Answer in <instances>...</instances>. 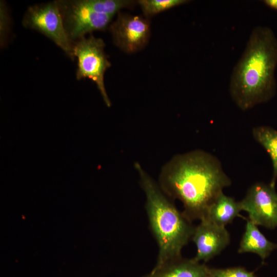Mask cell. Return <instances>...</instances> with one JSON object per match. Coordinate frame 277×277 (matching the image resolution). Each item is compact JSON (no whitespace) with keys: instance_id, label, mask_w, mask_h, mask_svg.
<instances>
[{"instance_id":"obj_12","label":"cell","mask_w":277,"mask_h":277,"mask_svg":"<svg viewBox=\"0 0 277 277\" xmlns=\"http://www.w3.org/2000/svg\"><path fill=\"white\" fill-rule=\"evenodd\" d=\"M241 211L240 202L222 192L209 207L203 218L207 219L217 226L225 227L236 217L240 216Z\"/></svg>"},{"instance_id":"obj_13","label":"cell","mask_w":277,"mask_h":277,"mask_svg":"<svg viewBox=\"0 0 277 277\" xmlns=\"http://www.w3.org/2000/svg\"><path fill=\"white\" fill-rule=\"evenodd\" d=\"M254 138L269 154L272 163L273 174L270 185L275 187L277 179V130L267 126H258L253 128Z\"/></svg>"},{"instance_id":"obj_8","label":"cell","mask_w":277,"mask_h":277,"mask_svg":"<svg viewBox=\"0 0 277 277\" xmlns=\"http://www.w3.org/2000/svg\"><path fill=\"white\" fill-rule=\"evenodd\" d=\"M110 27L114 43L127 53L141 50L148 41L149 23L140 16L120 13Z\"/></svg>"},{"instance_id":"obj_14","label":"cell","mask_w":277,"mask_h":277,"mask_svg":"<svg viewBox=\"0 0 277 277\" xmlns=\"http://www.w3.org/2000/svg\"><path fill=\"white\" fill-rule=\"evenodd\" d=\"M78 2L93 11L111 16L121 9L131 6L133 2L125 0H78Z\"/></svg>"},{"instance_id":"obj_10","label":"cell","mask_w":277,"mask_h":277,"mask_svg":"<svg viewBox=\"0 0 277 277\" xmlns=\"http://www.w3.org/2000/svg\"><path fill=\"white\" fill-rule=\"evenodd\" d=\"M209 268L204 263L197 262L193 258L182 257L153 268L149 274L142 277H208Z\"/></svg>"},{"instance_id":"obj_15","label":"cell","mask_w":277,"mask_h":277,"mask_svg":"<svg viewBox=\"0 0 277 277\" xmlns=\"http://www.w3.org/2000/svg\"><path fill=\"white\" fill-rule=\"evenodd\" d=\"M187 0H140L138 3L146 16L152 15L188 3Z\"/></svg>"},{"instance_id":"obj_16","label":"cell","mask_w":277,"mask_h":277,"mask_svg":"<svg viewBox=\"0 0 277 277\" xmlns=\"http://www.w3.org/2000/svg\"><path fill=\"white\" fill-rule=\"evenodd\" d=\"M208 277H258L253 271L242 267L209 268Z\"/></svg>"},{"instance_id":"obj_1","label":"cell","mask_w":277,"mask_h":277,"mask_svg":"<svg viewBox=\"0 0 277 277\" xmlns=\"http://www.w3.org/2000/svg\"><path fill=\"white\" fill-rule=\"evenodd\" d=\"M159 183L169 198L182 203L183 213L192 221L206 216L209 207L231 181L215 156L195 150L173 156L162 168Z\"/></svg>"},{"instance_id":"obj_5","label":"cell","mask_w":277,"mask_h":277,"mask_svg":"<svg viewBox=\"0 0 277 277\" xmlns=\"http://www.w3.org/2000/svg\"><path fill=\"white\" fill-rule=\"evenodd\" d=\"M23 25L46 35L72 60L74 59V43L65 28L57 1L29 7L24 17Z\"/></svg>"},{"instance_id":"obj_7","label":"cell","mask_w":277,"mask_h":277,"mask_svg":"<svg viewBox=\"0 0 277 277\" xmlns=\"http://www.w3.org/2000/svg\"><path fill=\"white\" fill-rule=\"evenodd\" d=\"M70 38L80 39L88 33L104 30L113 16L98 13L82 6L78 0L57 1Z\"/></svg>"},{"instance_id":"obj_6","label":"cell","mask_w":277,"mask_h":277,"mask_svg":"<svg viewBox=\"0 0 277 277\" xmlns=\"http://www.w3.org/2000/svg\"><path fill=\"white\" fill-rule=\"evenodd\" d=\"M242 210L247 212L248 220L257 226L270 229L277 227V192L269 184L258 182L247 190L240 202Z\"/></svg>"},{"instance_id":"obj_2","label":"cell","mask_w":277,"mask_h":277,"mask_svg":"<svg viewBox=\"0 0 277 277\" xmlns=\"http://www.w3.org/2000/svg\"><path fill=\"white\" fill-rule=\"evenodd\" d=\"M276 64L277 39L274 34L266 27H255L230 79V96L240 109L247 110L272 97Z\"/></svg>"},{"instance_id":"obj_4","label":"cell","mask_w":277,"mask_h":277,"mask_svg":"<svg viewBox=\"0 0 277 277\" xmlns=\"http://www.w3.org/2000/svg\"><path fill=\"white\" fill-rule=\"evenodd\" d=\"M105 46L102 39L91 35L74 43L73 52L77 59V80L88 78L95 82L105 104L110 107L111 103L105 89L104 76L111 63L105 53Z\"/></svg>"},{"instance_id":"obj_3","label":"cell","mask_w":277,"mask_h":277,"mask_svg":"<svg viewBox=\"0 0 277 277\" xmlns=\"http://www.w3.org/2000/svg\"><path fill=\"white\" fill-rule=\"evenodd\" d=\"M134 167L145 194L149 226L159 247L153 268H157L182 258V250L191 239L195 227L138 163Z\"/></svg>"},{"instance_id":"obj_11","label":"cell","mask_w":277,"mask_h":277,"mask_svg":"<svg viewBox=\"0 0 277 277\" xmlns=\"http://www.w3.org/2000/svg\"><path fill=\"white\" fill-rule=\"evenodd\" d=\"M276 249V243L268 240L256 225L247 220L245 231L238 250L239 253H254L264 260Z\"/></svg>"},{"instance_id":"obj_18","label":"cell","mask_w":277,"mask_h":277,"mask_svg":"<svg viewBox=\"0 0 277 277\" xmlns=\"http://www.w3.org/2000/svg\"><path fill=\"white\" fill-rule=\"evenodd\" d=\"M264 2L268 6L277 9V0H266Z\"/></svg>"},{"instance_id":"obj_9","label":"cell","mask_w":277,"mask_h":277,"mask_svg":"<svg viewBox=\"0 0 277 277\" xmlns=\"http://www.w3.org/2000/svg\"><path fill=\"white\" fill-rule=\"evenodd\" d=\"M191 240L196 248L197 262L205 263L220 254L229 244L230 234L225 227L217 226L206 218L195 226Z\"/></svg>"},{"instance_id":"obj_17","label":"cell","mask_w":277,"mask_h":277,"mask_svg":"<svg viewBox=\"0 0 277 277\" xmlns=\"http://www.w3.org/2000/svg\"><path fill=\"white\" fill-rule=\"evenodd\" d=\"M8 14L4 7V3L1 2V43H3L4 36L8 32L9 27Z\"/></svg>"}]
</instances>
